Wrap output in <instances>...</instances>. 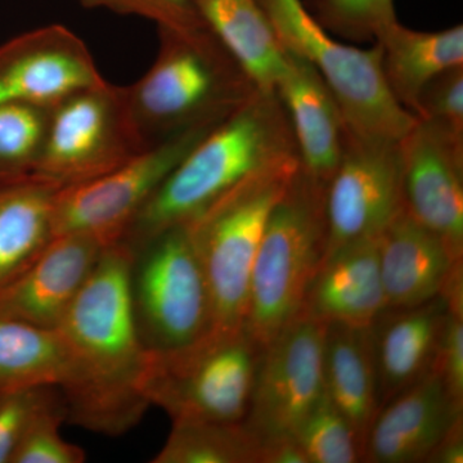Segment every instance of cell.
<instances>
[{"instance_id":"31","label":"cell","mask_w":463,"mask_h":463,"mask_svg":"<svg viewBox=\"0 0 463 463\" xmlns=\"http://www.w3.org/2000/svg\"><path fill=\"white\" fill-rule=\"evenodd\" d=\"M63 401L60 389L39 386L0 395V463L12 456L27 429L44 411Z\"/></svg>"},{"instance_id":"26","label":"cell","mask_w":463,"mask_h":463,"mask_svg":"<svg viewBox=\"0 0 463 463\" xmlns=\"http://www.w3.org/2000/svg\"><path fill=\"white\" fill-rule=\"evenodd\" d=\"M261 440L242 422H173L154 463H260Z\"/></svg>"},{"instance_id":"36","label":"cell","mask_w":463,"mask_h":463,"mask_svg":"<svg viewBox=\"0 0 463 463\" xmlns=\"http://www.w3.org/2000/svg\"><path fill=\"white\" fill-rule=\"evenodd\" d=\"M260 463H307V461L297 437H285L261 443Z\"/></svg>"},{"instance_id":"8","label":"cell","mask_w":463,"mask_h":463,"mask_svg":"<svg viewBox=\"0 0 463 463\" xmlns=\"http://www.w3.org/2000/svg\"><path fill=\"white\" fill-rule=\"evenodd\" d=\"M133 252L134 317L149 354L184 349L212 332V297L187 224L161 232Z\"/></svg>"},{"instance_id":"3","label":"cell","mask_w":463,"mask_h":463,"mask_svg":"<svg viewBox=\"0 0 463 463\" xmlns=\"http://www.w3.org/2000/svg\"><path fill=\"white\" fill-rule=\"evenodd\" d=\"M158 36L154 65L125 87L134 124L148 148L192 128L221 123L257 90L205 24L158 27Z\"/></svg>"},{"instance_id":"14","label":"cell","mask_w":463,"mask_h":463,"mask_svg":"<svg viewBox=\"0 0 463 463\" xmlns=\"http://www.w3.org/2000/svg\"><path fill=\"white\" fill-rule=\"evenodd\" d=\"M399 145L405 209L463 258V137L417 118Z\"/></svg>"},{"instance_id":"30","label":"cell","mask_w":463,"mask_h":463,"mask_svg":"<svg viewBox=\"0 0 463 463\" xmlns=\"http://www.w3.org/2000/svg\"><path fill=\"white\" fill-rule=\"evenodd\" d=\"M319 23L359 41L376 39L397 21L394 0H313Z\"/></svg>"},{"instance_id":"22","label":"cell","mask_w":463,"mask_h":463,"mask_svg":"<svg viewBox=\"0 0 463 463\" xmlns=\"http://www.w3.org/2000/svg\"><path fill=\"white\" fill-rule=\"evenodd\" d=\"M207 29L259 90L274 91L286 51L259 0H192Z\"/></svg>"},{"instance_id":"32","label":"cell","mask_w":463,"mask_h":463,"mask_svg":"<svg viewBox=\"0 0 463 463\" xmlns=\"http://www.w3.org/2000/svg\"><path fill=\"white\" fill-rule=\"evenodd\" d=\"M447 317L431 371L437 373L453 403L463 408V288L443 295Z\"/></svg>"},{"instance_id":"2","label":"cell","mask_w":463,"mask_h":463,"mask_svg":"<svg viewBox=\"0 0 463 463\" xmlns=\"http://www.w3.org/2000/svg\"><path fill=\"white\" fill-rule=\"evenodd\" d=\"M292 155H298L297 143L281 100L276 91L255 90L179 161L121 242L134 250L161 232L190 223L252 173Z\"/></svg>"},{"instance_id":"23","label":"cell","mask_w":463,"mask_h":463,"mask_svg":"<svg viewBox=\"0 0 463 463\" xmlns=\"http://www.w3.org/2000/svg\"><path fill=\"white\" fill-rule=\"evenodd\" d=\"M325 392L362 443L381 408L370 328L330 325L326 331Z\"/></svg>"},{"instance_id":"9","label":"cell","mask_w":463,"mask_h":463,"mask_svg":"<svg viewBox=\"0 0 463 463\" xmlns=\"http://www.w3.org/2000/svg\"><path fill=\"white\" fill-rule=\"evenodd\" d=\"M146 149L125 87L106 81L51 109L33 176L65 188L111 172Z\"/></svg>"},{"instance_id":"19","label":"cell","mask_w":463,"mask_h":463,"mask_svg":"<svg viewBox=\"0 0 463 463\" xmlns=\"http://www.w3.org/2000/svg\"><path fill=\"white\" fill-rule=\"evenodd\" d=\"M386 309L377 237L347 243L325 259L301 315L326 326L370 328Z\"/></svg>"},{"instance_id":"15","label":"cell","mask_w":463,"mask_h":463,"mask_svg":"<svg viewBox=\"0 0 463 463\" xmlns=\"http://www.w3.org/2000/svg\"><path fill=\"white\" fill-rule=\"evenodd\" d=\"M105 248L81 234L54 237L41 255L0 291V315L56 330Z\"/></svg>"},{"instance_id":"27","label":"cell","mask_w":463,"mask_h":463,"mask_svg":"<svg viewBox=\"0 0 463 463\" xmlns=\"http://www.w3.org/2000/svg\"><path fill=\"white\" fill-rule=\"evenodd\" d=\"M51 109L0 103V181L33 176Z\"/></svg>"},{"instance_id":"16","label":"cell","mask_w":463,"mask_h":463,"mask_svg":"<svg viewBox=\"0 0 463 463\" xmlns=\"http://www.w3.org/2000/svg\"><path fill=\"white\" fill-rule=\"evenodd\" d=\"M459 416L463 408L430 371L380 408L364 439L362 462H426Z\"/></svg>"},{"instance_id":"28","label":"cell","mask_w":463,"mask_h":463,"mask_svg":"<svg viewBox=\"0 0 463 463\" xmlns=\"http://www.w3.org/2000/svg\"><path fill=\"white\" fill-rule=\"evenodd\" d=\"M295 437L307 463L362 462V443L358 435L326 392L298 426Z\"/></svg>"},{"instance_id":"18","label":"cell","mask_w":463,"mask_h":463,"mask_svg":"<svg viewBox=\"0 0 463 463\" xmlns=\"http://www.w3.org/2000/svg\"><path fill=\"white\" fill-rule=\"evenodd\" d=\"M288 115L301 169L327 184L343 157L346 128L321 75L286 51V67L274 88Z\"/></svg>"},{"instance_id":"1","label":"cell","mask_w":463,"mask_h":463,"mask_svg":"<svg viewBox=\"0 0 463 463\" xmlns=\"http://www.w3.org/2000/svg\"><path fill=\"white\" fill-rule=\"evenodd\" d=\"M133 250L106 246L96 268L56 328L72 365L63 392L67 416L108 435L133 428L149 405L143 383L149 353L132 300Z\"/></svg>"},{"instance_id":"20","label":"cell","mask_w":463,"mask_h":463,"mask_svg":"<svg viewBox=\"0 0 463 463\" xmlns=\"http://www.w3.org/2000/svg\"><path fill=\"white\" fill-rule=\"evenodd\" d=\"M443 297L408 309H388L371 326L381 407L430 373L447 317Z\"/></svg>"},{"instance_id":"11","label":"cell","mask_w":463,"mask_h":463,"mask_svg":"<svg viewBox=\"0 0 463 463\" xmlns=\"http://www.w3.org/2000/svg\"><path fill=\"white\" fill-rule=\"evenodd\" d=\"M327 326L304 315L264 347L246 425L261 443L295 437L325 397Z\"/></svg>"},{"instance_id":"12","label":"cell","mask_w":463,"mask_h":463,"mask_svg":"<svg viewBox=\"0 0 463 463\" xmlns=\"http://www.w3.org/2000/svg\"><path fill=\"white\" fill-rule=\"evenodd\" d=\"M403 207L401 145L346 134L343 157L326 187V258L354 241L377 239Z\"/></svg>"},{"instance_id":"25","label":"cell","mask_w":463,"mask_h":463,"mask_svg":"<svg viewBox=\"0 0 463 463\" xmlns=\"http://www.w3.org/2000/svg\"><path fill=\"white\" fill-rule=\"evenodd\" d=\"M71 379V361L56 330L0 315V395L39 386L62 392Z\"/></svg>"},{"instance_id":"17","label":"cell","mask_w":463,"mask_h":463,"mask_svg":"<svg viewBox=\"0 0 463 463\" xmlns=\"http://www.w3.org/2000/svg\"><path fill=\"white\" fill-rule=\"evenodd\" d=\"M380 273L390 309L422 306L443 294L463 258L403 207L379 236Z\"/></svg>"},{"instance_id":"35","label":"cell","mask_w":463,"mask_h":463,"mask_svg":"<svg viewBox=\"0 0 463 463\" xmlns=\"http://www.w3.org/2000/svg\"><path fill=\"white\" fill-rule=\"evenodd\" d=\"M463 462V416H459L448 429L426 463Z\"/></svg>"},{"instance_id":"10","label":"cell","mask_w":463,"mask_h":463,"mask_svg":"<svg viewBox=\"0 0 463 463\" xmlns=\"http://www.w3.org/2000/svg\"><path fill=\"white\" fill-rule=\"evenodd\" d=\"M214 127L174 134L111 172L61 188L54 203V237L81 234L103 246L120 242L174 167Z\"/></svg>"},{"instance_id":"13","label":"cell","mask_w":463,"mask_h":463,"mask_svg":"<svg viewBox=\"0 0 463 463\" xmlns=\"http://www.w3.org/2000/svg\"><path fill=\"white\" fill-rule=\"evenodd\" d=\"M105 83L87 45L65 26L41 27L0 45V103L52 109Z\"/></svg>"},{"instance_id":"24","label":"cell","mask_w":463,"mask_h":463,"mask_svg":"<svg viewBox=\"0 0 463 463\" xmlns=\"http://www.w3.org/2000/svg\"><path fill=\"white\" fill-rule=\"evenodd\" d=\"M60 190L36 176L0 181V291L54 239L53 210Z\"/></svg>"},{"instance_id":"4","label":"cell","mask_w":463,"mask_h":463,"mask_svg":"<svg viewBox=\"0 0 463 463\" xmlns=\"http://www.w3.org/2000/svg\"><path fill=\"white\" fill-rule=\"evenodd\" d=\"M326 187L303 169L274 206L250 279L245 327L267 347L303 310L327 254Z\"/></svg>"},{"instance_id":"6","label":"cell","mask_w":463,"mask_h":463,"mask_svg":"<svg viewBox=\"0 0 463 463\" xmlns=\"http://www.w3.org/2000/svg\"><path fill=\"white\" fill-rule=\"evenodd\" d=\"M283 50L307 61L330 88L347 136L368 142L399 143L416 123L392 96L383 70L379 43L358 48L336 41L303 0H259Z\"/></svg>"},{"instance_id":"29","label":"cell","mask_w":463,"mask_h":463,"mask_svg":"<svg viewBox=\"0 0 463 463\" xmlns=\"http://www.w3.org/2000/svg\"><path fill=\"white\" fill-rule=\"evenodd\" d=\"M66 416L65 402H61L36 417L18 443L11 463L85 462L84 450L61 437V422Z\"/></svg>"},{"instance_id":"7","label":"cell","mask_w":463,"mask_h":463,"mask_svg":"<svg viewBox=\"0 0 463 463\" xmlns=\"http://www.w3.org/2000/svg\"><path fill=\"white\" fill-rule=\"evenodd\" d=\"M263 347L245 328L212 331L184 349L149 354L143 392L173 422H242Z\"/></svg>"},{"instance_id":"21","label":"cell","mask_w":463,"mask_h":463,"mask_svg":"<svg viewBox=\"0 0 463 463\" xmlns=\"http://www.w3.org/2000/svg\"><path fill=\"white\" fill-rule=\"evenodd\" d=\"M374 42L383 52V70L392 96L416 118L420 97L439 75L463 66V26L417 32L399 24L383 27Z\"/></svg>"},{"instance_id":"33","label":"cell","mask_w":463,"mask_h":463,"mask_svg":"<svg viewBox=\"0 0 463 463\" xmlns=\"http://www.w3.org/2000/svg\"><path fill=\"white\" fill-rule=\"evenodd\" d=\"M416 118L463 137V66L448 70L425 88Z\"/></svg>"},{"instance_id":"34","label":"cell","mask_w":463,"mask_h":463,"mask_svg":"<svg viewBox=\"0 0 463 463\" xmlns=\"http://www.w3.org/2000/svg\"><path fill=\"white\" fill-rule=\"evenodd\" d=\"M85 8L148 18L158 27L188 29L203 24L192 0H72Z\"/></svg>"},{"instance_id":"5","label":"cell","mask_w":463,"mask_h":463,"mask_svg":"<svg viewBox=\"0 0 463 463\" xmlns=\"http://www.w3.org/2000/svg\"><path fill=\"white\" fill-rule=\"evenodd\" d=\"M298 170V155L261 167L187 223L212 297V331L245 328L250 279L265 225Z\"/></svg>"}]
</instances>
